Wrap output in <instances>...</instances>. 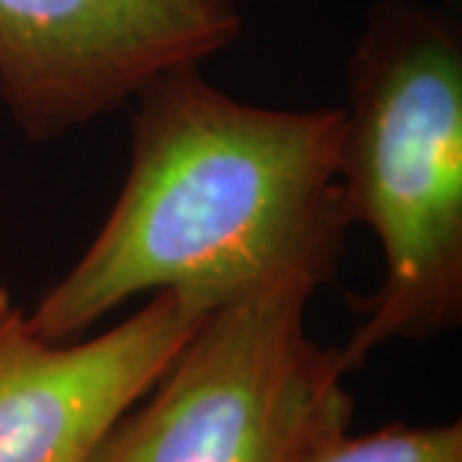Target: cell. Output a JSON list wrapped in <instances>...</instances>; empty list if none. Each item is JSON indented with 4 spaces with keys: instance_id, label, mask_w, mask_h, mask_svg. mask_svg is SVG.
Returning <instances> with one entry per match:
<instances>
[{
    "instance_id": "cell-1",
    "label": "cell",
    "mask_w": 462,
    "mask_h": 462,
    "mask_svg": "<svg viewBox=\"0 0 462 462\" xmlns=\"http://www.w3.org/2000/svg\"><path fill=\"white\" fill-rule=\"evenodd\" d=\"M126 180L83 254L26 321L72 342L124 303L175 293L216 311L285 281L337 278L349 229L337 157L342 108L245 103L200 65L132 98Z\"/></svg>"
},
{
    "instance_id": "cell-2",
    "label": "cell",
    "mask_w": 462,
    "mask_h": 462,
    "mask_svg": "<svg viewBox=\"0 0 462 462\" xmlns=\"http://www.w3.org/2000/svg\"><path fill=\"white\" fill-rule=\"evenodd\" d=\"M337 182L349 226L375 234L378 288L342 349L357 370L391 342L462 321V39L447 11L378 0L346 62Z\"/></svg>"
},
{
    "instance_id": "cell-3",
    "label": "cell",
    "mask_w": 462,
    "mask_h": 462,
    "mask_svg": "<svg viewBox=\"0 0 462 462\" xmlns=\"http://www.w3.org/2000/svg\"><path fill=\"white\" fill-rule=\"evenodd\" d=\"M316 291L285 281L211 311L88 462H293L349 427L342 349L309 329Z\"/></svg>"
},
{
    "instance_id": "cell-4",
    "label": "cell",
    "mask_w": 462,
    "mask_h": 462,
    "mask_svg": "<svg viewBox=\"0 0 462 462\" xmlns=\"http://www.w3.org/2000/svg\"><path fill=\"white\" fill-rule=\"evenodd\" d=\"M239 33L234 0H0V100L26 139L51 142Z\"/></svg>"
},
{
    "instance_id": "cell-5",
    "label": "cell",
    "mask_w": 462,
    "mask_h": 462,
    "mask_svg": "<svg viewBox=\"0 0 462 462\" xmlns=\"http://www.w3.org/2000/svg\"><path fill=\"white\" fill-rule=\"evenodd\" d=\"M211 314L175 293L96 337L51 342L0 285V462H88Z\"/></svg>"
},
{
    "instance_id": "cell-6",
    "label": "cell",
    "mask_w": 462,
    "mask_h": 462,
    "mask_svg": "<svg viewBox=\"0 0 462 462\" xmlns=\"http://www.w3.org/2000/svg\"><path fill=\"white\" fill-rule=\"evenodd\" d=\"M293 462H462V424H383L367 434L324 431Z\"/></svg>"
}]
</instances>
